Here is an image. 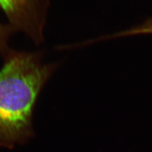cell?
I'll use <instances>...</instances> for the list:
<instances>
[{
  "label": "cell",
  "instance_id": "6da1fadb",
  "mask_svg": "<svg viewBox=\"0 0 152 152\" xmlns=\"http://www.w3.org/2000/svg\"><path fill=\"white\" fill-rule=\"evenodd\" d=\"M0 70V147L25 143L34 134L32 113L42 88L56 69L41 55L10 51Z\"/></svg>",
  "mask_w": 152,
  "mask_h": 152
},
{
  "label": "cell",
  "instance_id": "7a4b0ae2",
  "mask_svg": "<svg viewBox=\"0 0 152 152\" xmlns=\"http://www.w3.org/2000/svg\"><path fill=\"white\" fill-rule=\"evenodd\" d=\"M48 0H0L4 12L13 30L29 37L36 44L43 41Z\"/></svg>",
  "mask_w": 152,
  "mask_h": 152
},
{
  "label": "cell",
  "instance_id": "3957f363",
  "mask_svg": "<svg viewBox=\"0 0 152 152\" xmlns=\"http://www.w3.org/2000/svg\"><path fill=\"white\" fill-rule=\"evenodd\" d=\"M15 31L10 26L0 23V54L5 56L10 50L8 47V41L10 36Z\"/></svg>",
  "mask_w": 152,
  "mask_h": 152
},
{
  "label": "cell",
  "instance_id": "277c9868",
  "mask_svg": "<svg viewBox=\"0 0 152 152\" xmlns=\"http://www.w3.org/2000/svg\"><path fill=\"white\" fill-rule=\"evenodd\" d=\"M152 34V18L146 20L142 24L132 28L131 29L118 34L119 36H131L136 34Z\"/></svg>",
  "mask_w": 152,
  "mask_h": 152
}]
</instances>
